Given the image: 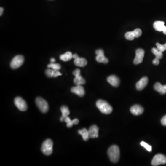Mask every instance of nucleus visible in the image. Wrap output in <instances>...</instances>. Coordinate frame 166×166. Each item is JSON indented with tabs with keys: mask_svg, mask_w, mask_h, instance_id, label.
Returning <instances> with one entry per match:
<instances>
[{
	"mask_svg": "<svg viewBox=\"0 0 166 166\" xmlns=\"http://www.w3.org/2000/svg\"><path fill=\"white\" fill-rule=\"evenodd\" d=\"M108 156L111 162L116 163L118 162L120 157L119 148L117 145H112L108 149Z\"/></svg>",
	"mask_w": 166,
	"mask_h": 166,
	"instance_id": "f257e3e1",
	"label": "nucleus"
},
{
	"mask_svg": "<svg viewBox=\"0 0 166 166\" xmlns=\"http://www.w3.org/2000/svg\"><path fill=\"white\" fill-rule=\"evenodd\" d=\"M96 106L98 109L104 114H110L113 111V108L111 105L106 101L103 100H99L96 103Z\"/></svg>",
	"mask_w": 166,
	"mask_h": 166,
	"instance_id": "f03ea898",
	"label": "nucleus"
},
{
	"mask_svg": "<svg viewBox=\"0 0 166 166\" xmlns=\"http://www.w3.org/2000/svg\"><path fill=\"white\" fill-rule=\"evenodd\" d=\"M53 143L52 140L48 139L43 143L42 146V151L45 155L50 156L53 152Z\"/></svg>",
	"mask_w": 166,
	"mask_h": 166,
	"instance_id": "7ed1b4c3",
	"label": "nucleus"
},
{
	"mask_svg": "<svg viewBox=\"0 0 166 166\" xmlns=\"http://www.w3.org/2000/svg\"><path fill=\"white\" fill-rule=\"evenodd\" d=\"M36 103L39 110L42 113H47L49 110V105L48 103L43 98L39 97L36 99Z\"/></svg>",
	"mask_w": 166,
	"mask_h": 166,
	"instance_id": "20e7f679",
	"label": "nucleus"
},
{
	"mask_svg": "<svg viewBox=\"0 0 166 166\" xmlns=\"http://www.w3.org/2000/svg\"><path fill=\"white\" fill-rule=\"evenodd\" d=\"M24 62V58L22 55H16L12 59L11 62V68L13 69L18 68L23 65Z\"/></svg>",
	"mask_w": 166,
	"mask_h": 166,
	"instance_id": "39448f33",
	"label": "nucleus"
},
{
	"mask_svg": "<svg viewBox=\"0 0 166 166\" xmlns=\"http://www.w3.org/2000/svg\"><path fill=\"white\" fill-rule=\"evenodd\" d=\"M166 163V157L162 154H159L154 157L152 160L151 164L152 166H159L161 164Z\"/></svg>",
	"mask_w": 166,
	"mask_h": 166,
	"instance_id": "423d86ee",
	"label": "nucleus"
},
{
	"mask_svg": "<svg viewBox=\"0 0 166 166\" xmlns=\"http://www.w3.org/2000/svg\"><path fill=\"white\" fill-rule=\"evenodd\" d=\"M73 75L75 78L74 79V82L76 85H81L85 84V80L80 75V70L79 69L75 70L73 72Z\"/></svg>",
	"mask_w": 166,
	"mask_h": 166,
	"instance_id": "0eeeda50",
	"label": "nucleus"
},
{
	"mask_svg": "<svg viewBox=\"0 0 166 166\" xmlns=\"http://www.w3.org/2000/svg\"><path fill=\"white\" fill-rule=\"evenodd\" d=\"M15 104L19 110L21 111H26L27 105L25 101L20 97H17L15 99Z\"/></svg>",
	"mask_w": 166,
	"mask_h": 166,
	"instance_id": "6e6552de",
	"label": "nucleus"
},
{
	"mask_svg": "<svg viewBox=\"0 0 166 166\" xmlns=\"http://www.w3.org/2000/svg\"><path fill=\"white\" fill-rule=\"evenodd\" d=\"M144 56V51L142 49H138L136 50V56L133 60L135 65L139 64L143 62Z\"/></svg>",
	"mask_w": 166,
	"mask_h": 166,
	"instance_id": "1a4fd4ad",
	"label": "nucleus"
},
{
	"mask_svg": "<svg viewBox=\"0 0 166 166\" xmlns=\"http://www.w3.org/2000/svg\"><path fill=\"white\" fill-rule=\"evenodd\" d=\"M71 92L80 97H84L85 94L84 88L81 85H76L71 89Z\"/></svg>",
	"mask_w": 166,
	"mask_h": 166,
	"instance_id": "9d476101",
	"label": "nucleus"
},
{
	"mask_svg": "<svg viewBox=\"0 0 166 166\" xmlns=\"http://www.w3.org/2000/svg\"><path fill=\"white\" fill-rule=\"evenodd\" d=\"M148 83V79L147 77H143L139 81L137 82L136 84V89L138 90H142L147 86Z\"/></svg>",
	"mask_w": 166,
	"mask_h": 166,
	"instance_id": "9b49d317",
	"label": "nucleus"
},
{
	"mask_svg": "<svg viewBox=\"0 0 166 166\" xmlns=\"http://www.w3.org/2000/svg\"><path fill=\"white\" fill-rule=\"evenodd\" d=\"M107 81L108 83L114 87H118L120 83V80L117 76L113 75L108 77L107 79Z\"/></svg>",
	"mask_w": 166,
	"mask_h": 166,
	"instance_id": "f8f14e48",
	"label": "nucleus"
},
{
	"mask_svg": "<svg viewBox=\"0 0 166 166\" xmlns=\"http://www.w3.org/2000/svg\"><path fill=\"white\" fill-rule=\"evenodd\" d=\"M90 137L92 138H97L98 137L99 128L96 125H92L89 129Z\"/></svg>",
	"mask_w": 166,
	"mask_h": 166,
	"instance_id": "ddd939ff",
	"label": "nucleus"
},
{
	"mask_svg": "<svg viewBox=\"0 0 166 166\" xmlns=\"http://www.w3.org/2000/svg\"><path fill=\"white\" fill-rule=\"evenodd\" d=\"M130 111L133 115L138 116L143 113V108L140 105H135L131 107Z\"/></svg>",
	"mask_w": 166,
	"mask_h": 166,
	"instance_id": "4468645a",
	"label": "nucleus"
},
{
	"mask_svg": "<svg viewBox=\"0 0 166 166\" xmlns=\"http://www.w3.org/2000/svg\"><path fill=\"white\" fill-rule=\"evenodd\" d=\"M74 63L76 66L79 67H84L87 64V61L84 58H80L78 56L77 58L74 59Z\"/></svg>",
	"mask_w": 166,
	"mask_h": 166,
	"instance_id": "2eb2a0df",
	"label": "nucleus"
},
{
	"mask_svg": "<svg viewBox=\"0 0 166 166\" xmlns=\"http://www.w3.org/2000/svg\"><path fill=\"white\" fill-rule=\"evenodd\" d=\"M154 88L156 91L161 94H165L166 93V85H162L160 83L157 82L155 84Z\"/></svg>",
	"mask_w": 166,
	"mask_h": 166,
	"instance_id": "dca6fc26",
	"label": "nucleus"
},
{
	"mask_svg": "<svg viewBox=\"0 0 166 166\" xmlns=\"http://www.w3.org/2000/svg\"><path fill=\"white\" fill-rule=\"evenodd\" d=\"M164 26V22L163 21H158L154 23L153 27L157 31H162Z\"/></svg>",
	"mask_w": 166,
	"mask_h": 166,
	"instance_id": "f3484780",
	"label": "nucleus"
},
{
	"mask_svg": "<svg viewBox=\"0 0 166 166\" xmlns=\"http://www.w3.org/2000/svg\"><path fill=\"white\" fill-rule=\"evenodd\" d=\"M78 133L82 136L83 140L84 141H87L90 138L89 131H88L86 128L82 129V130H79Z\"/></svg>",
	"mask_w": 166,
	"mask_h": 166,
	"instance_id": "a211bd4d",
	"label": "nucleus"
},
{
	"mask_svg": "<svg viewBox=\"0 0 166 166\" xmlns=\"http://www.w3.org/2000/svg\"><path fill=\"white\" fill-rule=\"evenodd\" d=\"M72 58H73V55L71 52H66L65 54L61 55L60 57V59L63 61H69Z\"/></svg>",
	"mask_w": 166,
	"mask_h": 166,
	"instance_id": "6ab92c4d",
	"label": "nucleus"
},
{
	"mask_svg": "<svg viewBox=\"0 0 166 166\" xmlns=\"http://www.w3.org/2000/svg\"><path fill=\"white\" fill-rule=\"evenodd\" d=\"M64 121L66 123V126L68 128L71 127L74 124H77L79 123V120L78 119H75L72 120H71L68 117L66 118Z\"/></svg>",
	"mask_w": 166,
	"mask_h": 166,
	"instance_id": "aec40b11",
	"label": "nucleus"
},
{
	"mask_svg": "<svg viewBox=\"0 0 166 166\" xmlns=\"http://www.w3.org/2000/svg\"><path fill=\"white\" fill-rule=\"evenodd\" d=\"M96 60L99 63H103L104 64H107L108 62V60L105 57L104 55H97L95 58Z\"/></svg>",
	"mask_w": 166,
	"mask_h": 166,
	"instance_id": "412c9836",
	"label": "nucleus"
},
{
	"mask_svg": "<svg viewBox=\"0 0 166 166\" xmlns=\"http://www.w3.org/2000/svg\"><path fill=\"white\" fill-rule=\"evenodd\" d=\"M60 111L62 113V117L65 119L70 114V111L68 108L66 106H62L60 108Z\"/></svg>",
	"mask_w": 166,
	"mask_h": 166,
	"instance_id": "4be33fe9",
	"label": "nucleus"
},
{
	"mask_svg": "<svg viewBox=\"0 0 166 166\" xmlns=\"http://www.w3.org/2000/svg\"><path fill=\"white\" fill-rule=\"evenodd\" d=\"M151 51L153 54L156 56V58H157L158 59H161L163 57V54L162 53V52L158 50L157 48H152Z\"/></svg>",
	"mask_w": 166,
	"mask_h": 166,
	"instance_id": "5701e85b",
	"label": "nucleus"
},
{
	"mask_svg": "<svg viewBox=\"0 0 166 166\" xmlns=\"http://www.w3.org/2000/svg\"><path fill=\"white\" fill-rule=\"evenodd\" d=\"M48 68H52L53 70H59L61 68V66L59 64L54 63H51L50 64L48 65Z\"/></svg>",
	"mask_w": 166,
	"mask_h": 166,
	"instance_id": "b1692460",
	"label": "nucleus"
},
{
	"mask_svg": "<svg viewBox=\"0 0 166 166\" xmlns=\"http://www.w3.org/2000/svg\"><path fill=\"white\" fill-rule=\"evenodd\" d=\"M125 37L128 40H133L135 38V36H134V34L133 33V31H128L126 33Z\"/></svg>",
	"mask_w": 166,
	"mask_h": 166,
	"instance_id": "393cba45",
	"label": "nucleus"
},
{
	"mask_svg": "<svg viewBox=\"0 0 166 166\" xmlns=\"http://www.w3.org/2000/svg\"><path fill=\"white\" fill-rule=\"evenodd\" d=\"M140 144H141V146L143 147L149 152L152 151V147L151 145H149V144H148L144 142L143 141L141 142L140 143Z\"/></svg>",
	"mask_w": 166,
	"mask_h": 166,
	"instance_id": "a878e982",
	"label": "nucleus"
},
{
	"mask_svg": "<svg viewBox=\"0 0 166 166\" xmlns=\"http://www.w3.org/2000/svg\"><path fill=\"white\" fill-rule=\"evenodd\" d=\"M133 34H134L135 37H136V38L140 37L141 35H142V31L140 29H135L133 31Z\"/></svg>",
	"mask_w": 166,
	"mask_h": 166,
	"instance_id": "bb28decb",
	"label": "nucleus"
},
{
	"mask_svg": "<svg viewBox=\"0 0 166 166\" xmlns=\"http://www.w3.org/2000/svg\"><path fill=\"white\" fill-rule=\"evenodd\" d=\"M61 74L59 71V70L53 69L52 73V78H56L59 76H61Z\"/></svg>",
	"mask_w": 166,
	"mask_h": 166,
	"instance_id": "cd10ccee",
	"label": "nucleus"
},
{
	"mask_svg": "<svg viewBox=\"0 0 166 166\" xmlns=\"http://www.w3.org/2000/svg\"><path fill=\"white\" fill-rule=\"evenodd\" d=\"M52 73H53V69H48L45 71L46 75L48 78H52Z\"/></svg>",
	"mask_w": 166,
	"mask_h": 166,
	"instance_id": "c85d7f7f",
	"label": "nucleus"
},
{
	"mask_svg": "<svg viewBox=\"0 0 166 166\" xmlns=\"http://www.w3.org/2000/svg\"><path fill=\"white\" fill-rule=\"evenodd\" d=\"M156 45H157V48L158 50H160V51H162V52H163V51H165V49L163 45L159 43H157Z\"/></svg>",
	"mask_w": 166,
	"mask_h": 166,
	"instance_id": "c756f323",
	"label": "nucleus"
},
{
	"mask_svg": "<svg viewBox=\"0 0 166 166\" xmlns=\"http://www.w3.org/2000/svg\"><path fill=\"white\" fill-rule=\"evenodd\" d=\"M161 123L163 126L166 127V115L163 116L161 119Z\"/></svg>",
	"mask_w": 166,
	"mask_h": 166,
	"instance_id": "7c9ffc66",
	"label": "nucleus"
},
{
	"mask_svg": "<svg viewBox=\"0 0 166 166\" xmlns=\"http://www.w3.org/2000/svg\"><path fill=\"white\" fill-rule=\"evenodd\" d=\"M95 54H97V55H104L103 50L101 49L95 51Z\"/></svg>",
	"mask_w": 166,
	"mask_h": 166,
	"instance_id": "2f4dec72",
	"label": "nucleus"
},
{
	"mask_svg": "<svg viewBox=\"0 0 166 166\" xmlns=\"http://www.w3.org/2000/svg\"><path fill=\"white\" fill-rule=\"evenodd\" d=\"M152 62L153 64L155 65H158L159 64V63H160V61H159V59H158L157 58H155V59H154L153 60Z\"/></svg>",
	"mask_w": 166,
	"mask_h": 166,
	"instance_id": "473e14b6",
	"label": "nucleus"
},
{
	"mask_svg": "<svg viewBox=\"0 0 166 166\" xmlns=\"http://www.w3.org/2000/svg\"><path fill=\"white\" fill-rule=\"evenodd\" d=\"M3 12V8L2 7L0 8V15L1 16Z\"/></svg>",
	"mask_w": 166,
	"mask_h": 166,
	"instance_id": "72a5a7b5",
	"label": "nucleus"
},
{
	"mask_svg": "<svg viewBox=\"0 0 166 166\" xmlns=\"http://www.w3.org/2000/svg\"><path fill=\"white\" fill-rule=\"evenodd\" d=\"M162 31H163V33H164V34L166 35V26H164Z\"/></svg>",
	"mask_w": 166,
	"mask_h": 166,
	"instance_id": "f704fd0d",
	"label": "nucleus"
},
{
	"mask_svg": "<svg viewBox=\"0 0 166 166\" xmlns=\"http://www.w3.org/2000/svg\"><path fill=\"white\" fill-rule=\"evenodd\" d=\"M78 55H77V54H74V55H73V58H74V59H75V58H77V57H78Z\"/></svg>",
	"mask_w": 166,
	"mask_h": 166,
	"instance_id": "c9c22d12",
	"label": "nucleus"
},
{
	"mask_svg": "<svg viewBox=\"0 0 166 166\" xmlns=\"http://www.w3.org/2000/svg\"><path fill=\"white\" fill-rule=\"evenodd\" d=\"M50 61H51V63H54L55 61V60L54 58H51L50 59Z\"/></svg>",
	"mask_w": 166,
	"mask_h": 166,
	"instance_id": "e433bc0d",
	"label": "nucleus"
},
{
	"mask_svg": "<svg viewBox=\"0 0 166 166\" xmlns=\"http://www.w3.org/2000/svg\"><path fill=\"white\" fill-rule=\"evenodd\" d=\"M163 45H164V48H165V50H166V44H164Z\"/></svg>",
	"mask_w": 166,
	"mask_h": 166,
	"instance_id": "4c0bfd02",
	"label": "nucleus"
}]
</instances>
